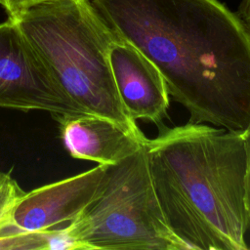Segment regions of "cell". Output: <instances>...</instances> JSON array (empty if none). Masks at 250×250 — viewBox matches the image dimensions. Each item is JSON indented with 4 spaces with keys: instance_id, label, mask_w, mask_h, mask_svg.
I'll list each match as a JSON object with an SVG mask.
<instances>
[{
    "instance_id": "6da1fadb",
    "label": "cell",
    "mask_w": 250,
    "mask_h": 250,
    "mask_svg": "<svg viewBox=\"0 0 250 250\" xmlns=\"http://www.w3.org/2000/svg\"><path fill=\"white\" fill-rule=\"evenodd\" d=\"M115 36L162 74L189 121L250 126V32L218 0H92Z\"/></svg>"
},
{
    "instance_id": "7a4b0ae2",
    "label": "cell",
    "mask_w": 250,
    "mask_h": 250,
    "mask_svg": "<svg viewBox=\"0 0 250 250\" xmlns=\"http://www.w3.org/2000/svg\"><path fill=\"white\" fill-rule=\"evenodd\" d=\"M145 146L151 181L174 233L190 250H248L243 132L188 121L163 126Z\"/></svg>"
},
{
    "instance_id": "3957f363",
    "label": "cell",
    "mask_w": 250,
    "mask_h": 250,
    "mask_svg": "<svg viewBox=\"0 0 250 250\" xmlns=\"http://www.w3.org/2000/svg\"><path fill=\"white\" fill-rule=\"evenodd\" d=\"M11 21L84 114L104 117L134 134H144L124 107L114 81L109 50L117 37L92 1H49Z\"/></svg>"
},
{
    "instance_id": "277c9868",
    "label": "cell",
    "mask_w": 250,
    "mask_h": 250,
    "mask_svg": "<svg viewBox=\"0 0 250 250\" xmlns=\"http://www.w3.org/2000/svg\"><path fill=\"white\" fill-rule=\"evenodd\" d=\"M60 230L71 250H190L165 219L145 145L108 165L99 195Z\"/></svg>"
},
{
    "instance_id": "5b68a950",
    "label": "cell",
    "mask_w": 250,
    "mask_h": 250,
    "mask_svg": "<svg viewBox=\"0 0 250 250\" xmlns=\"http://www.w3.org/2000/svg\"><path fill=\"white\" fill-rule=\"evenodd\" d=\"M0 107L43 110L54 118L84 114L9 19L0 23Z\"/></svg>"
},
{
    "instance_id": "8992f818",
    "label": "cell",
    "mask_w": 250,
    "mask_h": 250,
    "mask_svg": "<svg viewBox=\"0 0 250 250\" xmlns=\"http://www.w3.org/2000/svg\"><path fill=\"white\" fill-rule=\"evenodd\" d=\"M107 169L108 165L98 164L25 192L15 210L12 228L22 231H44L73 222L101 192Z\"/></svg>"
},
{
    "instance_id": "52a82bcc",
    "label": "cell",
    "mask_w": 250,
    "mask_h": 250,
    "mask_svg": "<svg viewBox=\"0 0 250 250\" xmlns=\"http://www.w3.org/2000/svg\"><path fill=\"white\" fill-rule=\"evenodd\" d=\"M109 62L119 97L131 118L162 125L168 116L170 95L154 63L119 38L110 47Z\"/></svg>"
},
{
    "instance_id": "ba28073f",
    "label": "cell",
    "mask_w": 250,
    "mask_h": 250,
    "mask_svg": "<svg viewBox=\"0 0 250 250\" xmlns=\"http://www.w3.org/2000/svg\"><path fill=\"white\" fill-rule=\"evenodd\" d=\"M55 119L70 156L98 164L118 163L142 147L147 139L145 134H134L101 116L62 115Z\"/></svg>"
},
{
    "instance_id": "9c48e42d",
    "label": "cell",
    "mask_w": 250,
    "mask_h": 250,
    "mask_svg": "<svg viewBox=\"0 0 250 250\" xmlns=\"http://www.w3.org/2000/svg\"><path fill=\"white\" fill-rule=\"evenodd\" d=\"M24 194L9 173L0 172V233L12 227L15 210Z\"/></svg>"
},
{
    "instance_id": "30bf717a",
    "label": "cell",
    "mask_w": 250,
    "mask_h": 250,
    "mask_svg": "<svg viewBox=\"0 0 250 250\" xmlns=\"http://www.w3.org/2000/svg\"><path fill=\"white\" fill-rule=\"evenodd\" d=\"M50 229L44 231H22L12 227L0 233V249L2 250H48Z\"/></svg>"
},
{
    "instance_id": "8fae6325",
    "label": "cell",
    "mask_w": 250,
    "mask_h": 250,
    "mask_svg": "<svg viewBox=\"0 0 250 250\" xmlns=\"http://www.w3.org/2000/svg\"><path fill=\"white\" fill-rule=\"evenodd\" d=\"M55 0H0V6L8 15V19H16L32 6Z\"/></svg>"
},
{
    "instance_id": "7c38bea8",
    "label": "cell",
    "mask_w": 250,
    "mask_h": 250,
    "mask_svg": "<svg viewBox=\"0 0 250 250\" xmlns=\"http://www.w3.org/2000/svg\"><path fill=\"white\" fill-rule=\"evenodd\" d=\"M247 152V199L250 209V126L243 132Z\"/></svg>"
},
{
    "instance_id": "4fadbf2b",
    "label": "cell",
    "mask_w": 250,
    "mask_h": 250,
    "mask_svg": "<svg viewBox=\"0 0 250 250\" xmlns=\"http://www.w3.org/2000/svg\"><path fill=\"white\" fill-rule=\"evenodd\" d=\"M238 17L250 32V0H241L238 9Z\"/></svg>"
},
{
    "instance_id": "5bb4252c",
    "label": "cell",
    "mask_w": 250,
    "mask_h": 250,
    "mask_svg": "<svg viewBox=\"0 0 250 250\" xmlns=\"http://www.w3.org/2000/svg\"><path fill=\"white\" fill-rule=\"evenodd\" d=\"M248 250H250V243L248 244Z\"/></svg>"
}]
</instances>
